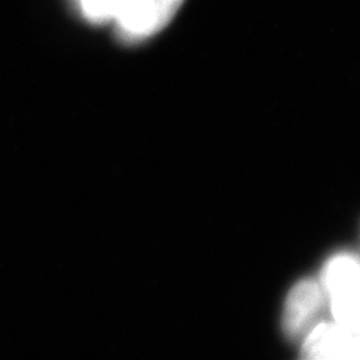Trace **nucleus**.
I'll list each match as a JSON object with an SVG mask.
<instances>
[{"label": "nucleus", "instance_id": "1", "mask_svg": "<svg viewBox=\"0 0 360 360\" xmlns=\"http://www.w3.org/2000/svg\"><path fill=\"white\" fill-rule=\"evenodd\" d=\"M92 23L115 22L120 38L138 41L162 31L184 0H79Z\"/></svg>", "mask_w": 360, "mask_h": 360}, {"label": "nucleus", "instance_id": "5", "mask_svg": "<svg viewBox=\"0 0 360 360\" xmlns=\"http://www.w3.org/2000/svg\"><path fill=\"white\" fill-rule=\"evenodd\" d=\"M360 278V260L352 255H336L324 266L322 287L328 295Z\"/></svg>", "mask_w": 360, "mask_h": 360}, {"label": "nucleus", "instance_id": "3", "mask_svg": "<svg viewBox=\"0 0 360 360\" xmlns=\"http://www.w3.org/2000/svg\"><path fill=\"white\" fill-rule=\"evenodd\" d=\"M355 330L339 323H322L315 327L303 345L307 359H354Z\"/></svg>", "mask_w": 360, "mask_h": 360}, {"label": "nucleus", "instance_id": "6", "mask_svg": "<svg viewBox=\"0 0 360 360\" xmlns=\"http://www.w3.org/2000/svg\"><path fill=\"white\" fill-rule=\"evenodd\" d=\"M354 359H360V330H355V348Z\"/></svg>", "mask_w": 360, "mask_h": 360}, {"label": "nucleus", "instance_id": "2", "mask_svg": "<svg viewBox=\"0 0 360 360\" xmlns=\"http://www.w3.org/2000/svg\"><path fill=\"white\" fill-rule=\"evenodd\" d=\"M323 294L322 285L312 279H303L291 288L284 304L285 334L297 336L309 327L322 307Z\"/></svg>", "mask_w": 360, "mask_h": 360}, {"label": "nucleus", "instance_id": "4", "mask_svg": "<svg viewBox=\"0 0 360 360\" xmlns=\"http://www.w3.org/2000/svg\"><path fill=\"white\" fill-rule=\"evenodd\" d=\"M330 297L336 323L351 330H360V278L340 287Z\"/></svg>", "mask_w": 360, "mask_h": 360}]
</instances>
